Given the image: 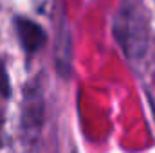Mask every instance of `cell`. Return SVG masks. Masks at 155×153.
<instances>
[{"label":"cell","mask_w":155,"mask_h":153,"mask_svg":"<svg viewBox=\"0 0 155 153\" xmlns=\"http://www.w3.org/2000/svg\"><path fill=\"white\" fill-rule=\"evenodd\" d=\"M112 34L128 61H141L152 41L150 15L144 0H121L114 20Z\"/></svg>","instance_id":"obj_1"},{"label":"cell","mask_w":155,"mask_h":153,"mask_svg":"<svg viewBox=\"0 0 155 153\" xmlns=\"http://www.w3.org/2000/svg\"><path fill=\"white\" fill-rule=\"evenodd\" d=\"M13 29L18 40V45L22 52L25 54V60L31 61L40 50L47 45V31L43 25L38 24L36 20L24 16V15H15L13 16Z\"/></svg>","instance_id":"obj_2"},{"label":"cell","mask_w":155,"mask_h":153,"mask_svg":"<svg viewBox=\"0 0 155 153\" xmlns=\"http://www.w3.org/2000/svg\"><path fill=\"white\" fill-rule=\"evenodd\" d=\"M43 121H45L43 94L36 83H31L29 86H25L24 101H22L20 124H22L24 135H27L29 139H35L43 128Z\"/></svg>","instance_id":"obj_3"},{"label":"cell","mask_w":155,"mask_h":153,"mask_svg":"<svg viewBox=\"0 0 155 153\" xmlns=\"http://www.w3.org/2000/svg\"><path fill=\"white\" fill-rule=\"evenodd\" d=\"M13 94V86H11V77L7 72V67L4 63V60L0 58V99L9 101Z\"/></svg>","instance_id":"obj_4"},{"label":"cell","mask_w":155,"mask_h":153,"mask_svg":"<svg viewBox=\"0 0 155 153\" xmlns=\"http://www.w3.org/2000/svg\"><path fill=\"white\" fill-rule=\"evenodd\" d=\"M4 124H5V114L4 108L0 106V150L4 148Z\"/></svg>","instance_id":"obj_5"},{"label":"cell","mask_w":155,"mask_h":153,"mask_svg":"<svg viewBox=\"0 0 155 153\" xmlns=\"http://www.w3.org/2000/svg\"><path fill=\"white\" fill-rule=\"evenodd\" d=\"M148 105H150V110H152V115H153V121H155V103L150 94H148Z\"/></svg>","instance_id":"obj_6"}]
</instances>
